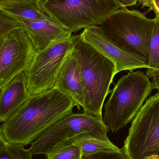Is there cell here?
<instances>
[{"label": "cell", "instance_id": "obj_1", "mask_svg": "<svg viewBox=\"0 0 159 159\" xmlns=\"http://www.w3.org/2000/svg\"><path fill=\"white\" fill-rule=\"evenodd\" d=\"M77 107L71 97L56 89L32 94L0 128V136L14 144L28 145Z\"/></svg>", "mask_w": 159, "mask_h": 159}, {"label": "cell", "instance_id": "obj_5", "mask_svg": "<svg viewBox=\"0 0 159 159\" xmlns=\"http://www.w3.org/2000/svg\"><path fill=\"white\" fill-rule=\"evenodd\" d=\"M40 6L46 14L72 33L100 26L122 7L114 0H49Z\"/></svg>", "mask_w": 159, "mask_h": 159}, {"label": "cell", "instance_id": "obj_13", "mask_svg": "<svg viewBox=\"0 0 159 159\" xmlns=\"http://www.w3.org/2000/svg\"><path fill=\"white\" fill-rule=\"evenodd\" d=\"M25 71L22 72L1 89L0 121L14 115L30 97Z\"/></svg>", "mask_w": 159, "mask_h": 159}, {"label": "cell", "instance_id": "obj_24", "mask_svg": "<svg viewBox=\"0 0 159 159\" xmlns=\"http://www.w3.org/2000/svg\"><path fill=\"white\" fill-rule=\"evenodd\" d=\"M114 1L121 5L122 7H126L135 5L137 2L136 0H114Z\"/></svg>", "mask_w": 159, "mask_h": 159}, {"label": "cell", "instance_id": "obj_2", "mask_svg": "<svg viewBox=\"0 0 159 159\" xmlns=\"http://www.w3.org/2000/svg\"><path fill=\"white\" fill-rule=\"evenodd\" d=\"M85 93L84 113L103 120L102 108L116 74L113 61L81 39L74 47Z\"/></svg>", "mask_w": 159, "mask_h": 159}, {"label": "cell", "instance_id": "obj_25", "mask_svg": "<svg viewBox=\"0 0 159 159\" xmlns=\"http://www.w3.org/2000/svg\"><path fill=\"white\" fill-rule=\"evenodd\" d=\"M155 5L156 8V12L155 14L156 15H159V0H155Z\"/></svg>", "mask_w": 159, "mask_h": 159}, {"label": "cell", "instance_id": "obj_8", "mask_svg": "<svg viewBox=\"0 0 159 159\" xmlns=\"http://www.w3.org/2000/svg\"><path fill=\"white\" fill-rule=\"evenodd\" d=\"M110 130L103 120L87 113H72L52 125L33 142V155H46L58 145L84 133L107 135Z\"/></svg>", "mask_w": 159, "mask_h": 159}, {"label": "cell", "instance_id": "obj_20", "mask_svg": "<svg viewBox=\"0 0 159 159\" xmlns=\"http://www.w3.org/2000/svg\"><path fill=\"white\" fill-rule=\"evenodd\" d=\"M89 157L91 159H129L123 149L114 152H101Z\"/></svg>", "mask_w": 159, "mask_h": 159}, {"label": "cell", "instance_id": "obj_3", "mask_svg": "<svg viewBox=\"0 0 159 159\" xmlns=\"http://www.w3.org/2000/svg\"><path fill=\"white\" fill-rule=\"evenodd\" d=\"M153 89L148 76L141 71H130L119 79L105 104L103 120L112 132L134 118Z\"/></svg>", "mask_w": 159, "mask_h": 159}, {"label": "cell", "instance_id": "obj_28", "mask_svg": "<svg viewBox=\"0 0 159 159\" xmlns=\"http://www.w3.org/2000/svg\"><path fill=\"white\" fill-rule=\"evenodd\" d=\"M136 1H137V0H136Z\"/></svg>", "mask_w": 159, "mask_h": 159}, {"label": "cell", "instance_id": "obj_12", "mask_svg": "<svg viewBox=\"0 0 159 159\" xmlns=\"http://www.w3.org/2000/svg\"><path fill=\"white\" fill-rule=\"evenodd\" d=\"M14 18L30 37L36 52L45 49L56 41L72 35V32L56 21L27 20Z\"/></svg>", "mask_w": 159, "mask_h": 159}, {"label": "cell", "instance_id": "obj_27", "mask_svg": "<svg viewBox=\"0 0 159 159\" xmlns=\"http://www.w3.org/2000/svg\"><path fill=\"white\" fill-rule=\"evenodd\" d=\"M81 159H91L89 157H85V156H82Z\"/></svg>", "mask_w": 159, "mask_h": 159}, {"label": "cell", "instance_id": "obj_17", "mask_svg": "<svg viewBox=\"0 0 159 159\" xmlns=\"http://www.w3.org/2000/svg\"><path fill=\"white\" fill-rule=\"evenodd\" d=\"M46 159H81L80 149L71 141L58 145L47 154Z\"/></svg>", "mask_w": 159, "mask_h": 159}, {"label": "cell", "instance_id": "obj_11", "mask_svg": "<svg viewBox=\"0 0 159 159\" xmlns=\"http://www.w3.org/2000/svg\"><path fill=\"white\" fill-rule=\"evenodd\" d=\"M54 88L72 98L79 109L80 107H84V86L80 64L74 51V47L60 70Z\"/></svg>", "mask_w": 159, "mask_h": 159}, {"label": "cell", "instance_id": "obj_7", "mask_svg": "<svg viewBox=\"0 0 159 159\" xmlns=\"http://www.w3.org/2000/svg\"><path fill=\"white\" fill-rule=\"evenodd\" d=\"M80 40V34L72 35L56 41L45 49L36 52L30 67L25 71L31 95L55 88L63 64Z\"/></svg>", "mask_w": 159, "mask_h": 159}, {"label": "cell", "instance_id": "obj_10", "mask_svg": "<svg viewBox=\"0 0 159 159\" xmlns=\"http://www.w3.org/2000/svg\"><path fill=\"white\" fill-rule=\"evenodd\" d=\"M80 39L108 58L115 65L116 74L122 71H133L137 69H148L147 61L129 54L113 43L99 26L84 29Z\"/></svg>", "mask_w": 159, "mask_h": 159}, {"label": "cell", "instance_id": "obj_6", "mask_svg": "<svg viewBox=\"0 0 159 159\" xmlns=\"http://www.w3.org/2000/svg\"><path fill=\"white\" fill-rule=\"evenodd\" d=\"M123 150L129 159H159V95L150 97L133 120Z\"/></svg>", "mask_w": 159, "mask_h": 159}, {"label": "cell", "instance_id": "obj_26", "mask_svg": "<svg viewBox=\"0 0 159 159\" xmlns=\"http://www.w3.org/2000/svg\"><path fill=\"white\" fill-rule=\"evenodd\" d=\"M38 1V3H39V5L41 4L44 3L45 2H47V1H49V0H37Z\"/></svg>", "mask_w": 159, "mask_h": 159}, {"label": "cell", "instance_id": "obj_22", "mask_svg": "<svg viewBox=\"0 0 159 159\" xmlns=\"http://www.w3.org/2000/svg\"><path fill=\"white\" fill-rule=\"evenodd\" d=\"M139 4L143 7H148L150 10L156 12V7L155 5V0H137Z\"/></svg>", "mask_w": 159, "mask_h": 159}, {"label": "cell", "instance_id": "obj_14", "mask_svg": "<svg viewBox=\"0 0 159 159\" xmlns=\"http://www.w3.org/2000/svg\"><path fill=\"white\" fill-rule=\"evenodd\" d=\"M79 148L82 156L90 157L101 152H114L121 149L111 143L107 135L84 133L70 140Z\"/></svg>", "mask_w": 159, "mask_h": 159}, {"label": "cell", "instance_id": "obj_9", "mask_svg": "<svg viewBox=\"0 0 159 159\" xmlns=\"http://www.w3.org/2000/svg\"><path fill=\"white\" fill-rule=\"evenodd\" d=\"M0 89L28 70L36 53L30 37L22 29L0 40Z\"/></svg>", "mask_w": 159, "mask_h": 159}, {"label": "cell", "instance_id": "obj_21", "mask_svg": "<svg viewBox=\"0 0 159 159\" xmlns=\"http://www.w3.org/2000/svg\"><path fill=\"white\" fill-rule=\"evenodd\" d=\"M146 75L148 78H151V84L153 89H156L158 91L159 95V70L147 71Z\"/></svg>", "mask_w": 159, "mask_h": 159}, {"label": "cell", "instance_id": "obj_19", "mask_svg": "<svg viewBox=\"0 0 159 159\" xmlns=\"http://www.w3.org/2000/svg\"><path fill=\"white\" fill-rule=\"evenodd\" d=\"M19 29L21 25L15 18L0 10V40Z\"/></svg>", "mask_w": 159, "mask_h": 159}, {"label": "cell", "instance_id": "obj_4", "mask_svg": "<svg viewBox=\"0 0 159 159\" xmlns=\"http://www.w3.org/2000/svg\"><path fill=\"white\" fill-rule=\"evenodd\" d=\"M156 19L122 7L100 25L107 38L123 51L148 61Z\"/></svg>", "mask_w": 159, "mask_h": 159}, {"label": "cell", "instance_id": "obj_23", "mask_svg": "<svg viewBox=\"0 0 159 159\" xmlns=\"http://www.w3.org/2000/svg\"><path fill=\"white\" fill-rule=\"evenodd\" d=\"M26 1L27 0H0V8L17 4Z\"/></svg>", "mask_w": 159, "mask_h": 159}, {"label": "cell", "instance_id": "obj_18", "mask_svg": "<svg viewBox=\"0 0 159 159\" xmlns=\"http://www.w3.org/2000/svg\"><path fill=\"white\" fill-rule=\"evenodd\" d=\"M155 26L149 44V57L147 71L159 70V15L155 17Z\"/></svg>", "mask_w": 159, "mask_h": 159}, {"label": "cell", "instance_id": "obj_16", "mask_svg": "<svg viewBox=\"0 0 159 159\" xmlns=\"http://www.w3.org/2000/svg\"><path fill=\"white\" fill-rule=\"evenodd\" d=\"M30 148L7 142L0 136V159H33Z\"/></svg>", "mask_w": 159, "mask_h": 159}, {"label": "cell", "instance_id": "obj_15", "mask_svg": "<svg viewBox=\"0 0 159 159\" xmlns=\"http://www.w3.org/2000/svg\"><path fill=\"white\" fill-rule=\"evenodd\" d=\"M0 10L12 16L21 19L56 21L45 13L37 0H27L17 4L0 8Z\"/></svg>", "mask_w": 159, "mask_h": 159}]
</instances>
